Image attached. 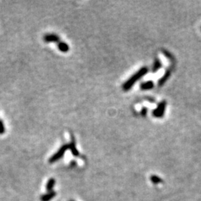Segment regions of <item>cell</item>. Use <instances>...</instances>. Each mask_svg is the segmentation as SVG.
Here are the masks:
<instances>
[{"label": "cell", "mask_w": 201, "mask_h": 201, "mask_svg": "<svg viewBox=\"0 0 201 201\" xmlns=\"http://www.w3.org/2000/svg\"><path fill=\"white\" fill-rule=\"evenodd\" d=\"M148 72V69L147 68V67H142V68H141L140 69L136 72V73H135L133 75L131 76L130 78L127 80L125 83H124L123 86H122V88H123L124 90V91L130 90V89L132 88V87H133V85L136 83L137 81L140 79V78H142L143 76L145 75Z\"/></svg>", "instance_id": "cell-1"}, {"label": "cell", "mask_w": 201, "mask_h": 201, "mask_svg": "<svg viewBox=\"0 0 201 201\" xmlns=\"http://www.w3.org/2000/svg\"><path fill=\"white\" fill-rule=\"evenodd\" d=\"M68 149V145H63V146H61L60 149L55 153H54L52 157H50L49 159H48V162L49 163H54V162H57L59 159H61V158H63L64 157L65 153L67 152V151Z\"/></svg>", "instance_id": "cell-2"}, {"label": "cell", "mask_w": 201, "mask_h": 201, "mask_svg": "<svg viewBox=\"0 0 201 201\" xmlns=\"http://www.w3.org/2000/svg\"><path fill=\"white\" fill-rule=\"evenodd\" d=\"M166 103L165 101H162L158 104L157 107L153 111V116L156 118H161L165 115V111L166 109Z\"/></svg>", "instance_id": "cell-3"}, {"label": "cell", "mask_w": 201, "mask_h": 201, "mask_svg": "<svg viewBox=\"0 0 201 201\" xmlns=\"http://www.w3.org/2000/svg\"><path fill=\"white\" fill-rule=\"evenodd\" d=\"M43 40L46 42H59L60 37L55 34H46L43 37Z\"/></svg>", "instance_id": "cell-4"}, {"label": "cell", "mask_w": 201, "mask_h": 201, "mask_svg": "<svg viewBox=\"0 0 201 201\" xmlns=\"http://www.w3.org/2000/svg\"><path fill=\"white\" fill-rule=\"evenodd\" d=\"M69 149L70 150V151L72 152V155L74 157H78L79 155V151H78L77 148H76V144H75V139L73 136H72V140H71L70 143L68 145Z\"/></svg>", "instance_id": "cell-5"}, {"label": "cell", "mask_w": 201, "mask_h": 201, "mask_svg": "<svg viewBox=\"0 0 201 201\" xmlns=\"http://www.w3.org/2000/svg\"><path fill=\"white\" fill-rule=\"evenodd\" d=\"M56 195V192L52 191V192H49L48 193H46L45 194H42L40 198L41 201H50L51 200L53 199Z\"/></svg>", "instance_id": "cell-6"}, {"label": "cell", "mask_w": 201, "mask_h": 201, "mask_svg": "<svg viewBox=\"0 0 201 201\" xmlns=\"http://www.w3.org/2000/svg\"><path fill=\"white\" fill-rule=\"evenodd\" d=\"M171 73V69H168V70L166 71L165 73L164 74V75L162 76V78H161L159 80V81H158V85H159V87H162V85L165 83L166 81L168 79V78H170Z\"/></svg>", "instance_id": "cell-7"}, {"label": "cell", "mask_w": 201, "mask_h": 201, "mask_svg": "<svg viewBox=\"0 0 201 201\" xmlns=\"http://www.w3.org/2000/svg\"><path fill=\"white\" fill-rule=\"evenodd\" d=\"M153 87H154V83L151 81L143 82L140 85V88L142 90H149L153 88Z\"/></svg>", "instance_id": "cell-8"}, {"label": "cell", "mask_w": 201, "mask_h": 201, "mask_svg": "<svg viewBox=\"0 0 201 201\" xmlns=\"http://www.w3.org/2000/svg\"><path fill=\"white\" fill-rule=\"evenodd\" d=\"M58 49L62 52H67L69 50V46L67 43L64 42H59L57 44Z\"/></svg>", "instance_id": "cell-9"}, {"label": "cell", "mask_w": 201, "mask_h": 201, "mask_svg": "<svg viewBox=\"0 0 201 201\" xmlns=\"http://www.w3.org/2000/svg\"><path fill=\"white\" fill-rule=\"evenodd\" d=\"M54 185H55V179L54 178H51V179H48V181L46 183V190L48 191V192H52L53 191V188L54 187Z\"/></svg>", "instance_id": "cell-10"}, {"label": "cell", "mask_w": 201, "mask_h": 201, "mask_svg": "<svg viewBox=\"0 0 201 201\" xmlns=\"http://www.w3.org/2000/svg\"><path fill=\"white\" fill-rule=\"evenodd\" d=\"M161 67H162V63H161V61H159V59L157 58V59L155 60V61H154V63H153V68H152V72H157L159 69H160Z\"/></svg>", "instance_id": "cell-11"}, {"label": "cell", "mask_w": 201, "mask_h": 201, "mask_svg": "<svg viewBox=\"0 0 201 201\" xmlns=\"http://www.w3.org/2000/svg\"><path fill=\"white\" fill-rule=\"evenodd\" d=\"M150 178H151V181L153 183H154V184H159V183H162V182H163L160 177L157 175L151 176Z\"/></svg>", "instance_id": "cell-12"}, {"label": "cell", "mask_w": 201, "mask_h": 201, "mask_svg": "<svg viewBox=\"0 0 201 201\" xmlns=\"http://www.w3.org/2000/svg\"><path fill=\"white\" fill-rule=\"evenodd\" d=\"M5 133V127L3 121L0 119V135H3Z\"/></svg>", "instance_id": "cell-13"}, {"label": "cell", "mask_w": 201, "mask_h": 201, "mask_svg": "<svg viewBox=\"0 0 201 201\" xmlns=\"http://www.w3.org/2000/svg\"><path fill=\"white\" fill-rule=\"evenodd\" d=\"M147 112H148L147 109H146V108H143V109L142 110V112H141V113H142V115L143 116H146V115H147Z\"/></svg>", "instance_id": "cell-14"}, {"label": "cell", "mask_w": 201, "mask_h": 201, "mask_svg": "<svg viewBox=\"0 0 201 201\" xmlns=\"http://www.w3.org/2000/svg\"><path fill=\"white\" fill-rule=\"evenodd\" d=\"M70 201H73V200H70Z\"/></svg>", "instance_id": "cell-15"}]
</instances>
